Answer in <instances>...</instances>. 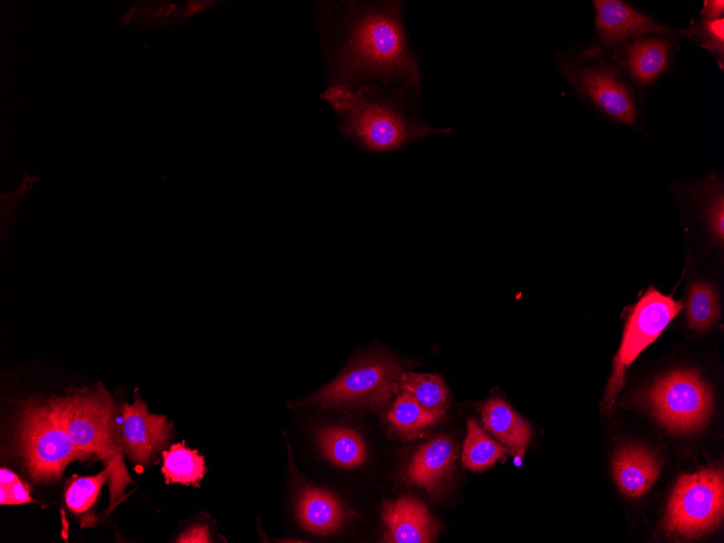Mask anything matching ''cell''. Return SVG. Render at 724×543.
I'll return each instance as SVG.
<instances>
[{"instance_id": "25", "label": "cell", "mask_w": 724, "mask_h": 543, "mask_svg": "<svg viewBox=\"0 0 724 543\" xmlns=\"http://www.w3.org/2000/svg\"><path fill=\"white\" fill-rule=\"evenodd\" d=\"M686 315L689 327L696 331H706L719 320V298L711 285L702 282L691 284L687 294Z\"/></svg>"}, {"instance_id": "8", "label": "cell", "mask_w": 724, "mask_h": 543, "mask_svg": "<svg viewBox=\"0 0 724 543\" xmlns=\"http://www.w3.org/2000/svg\"><path fill=\"white\" fill-rule=\"evenodd\" d=\"M644 398L657 421L674 432L699 430L713 406L710 386L691 370H675L658 378Z\"/></svg>"}, {"instance_id": "27", "label": "cell", "mask_w": 724, "mask_h": 543, "mask_svg": "<svg viewBox=\"0 0 724 543\" xmlns=\"http://www.w3.org/2000/svg\"><path fill=\"white\" fill-rule=\"evenodd\" d=\"M38 177L25 173L22 184L10 194H1V235L5 238L14 225L15 210Z\"/></svg>"}, {"instance_id": "30", "label": "cell", "mask_w": 724, "mask_h": 543, "mask_svg": "<svg viewBox=\"0 0 724 543\" xmlns=\"http://www.w3.org/2000/svg\"><path fill=\"white\" fill-rule=\"evenodd\" d=\"M698 16L715 20L724 17V1L723 0H704L699 11Z\"/></svg>"}, {"instance_id": "13", "label": "cell", "mask_w": 724, "mask_h": 543, "mask_svg": "<svg viewBox=\"0 0 724 543\" xmlns=\"http://www.w3.org/2000/svg\"><path fill=\"white\" fill-rule=\"evenodd\" d=\"M383 519L387 528L385 542L429 543L435 541L439 531L426 505L413 496L386 502Z\"/></svg>"}, {"instance_id": "7", "label": "cell", "mask_w": 724, "mask_h": 543, "mask_svg": "<svg viewBox=\"0 0 724 543\" xmlns=\"http://www.w3.org/2000/svg\"><path fill=\"white\" fill-rule=\"evenodd\" d=\"M70 440L88 456L106 458L119 452L114 423V403L103 387L47 402Z\"/></svg>"}, {"instance_id": "15", "label": "cell", "mask_w": 724, "mask_h": 543, "mask_svg": "<svg viewBox=\"0 0 724 543\" xmlns=\"http://www.w3.org/2000/svg\"><path fill=\"white\" fill-rule=\"evenodd\" d=\"M454 460L453 442L439 436L416 450L408 467L406 478L430 493L439 491L453 469Z\"/></svg>"}, {"instance_id": "1", "label": "cell", "mask_w": 724, "mask_h": 543, "mask_svg": "<svg viewBox=\"0 0 724 543\" xmlns=\"http://www.w3.org/2000/svg\"><path fill=\"white\" fill-rule=\"evenodd\" d=\"M403 1H320L314 15L327 86L390 83L422 91L419 56L404 23Z\"/></svg>"}, {"instance_id": "4", "label": "cell", "mask_w": 724, "mask_h": 543, "mask_svg": "<svg viewBox=\"0 0 724 543\" xmlns=\"http://www.w3.org/2000/svg\"><path fill=\"white\" fill-rule=\"evenodd\" d=\"M402 365L391 355L371 352L353 360L309 402L323 409L377 406L400 391Z\"/></svg>"}, {"instance_id": "26", "label": "cell", "mask_w": 724, "mask_h": 543, "mask_svg": "<svg viewBox=\"0 0 724 543\" xmlns=\"http://www.w3.org/2000/svg\"><path fill=\"white\" fill-rule=\"evenodd\" d=\"M105 469L95 476L77 477L68 482L65 491V503L73 513H83L95 502L100 489L108 475Z\"/></svg>"}, {"instance_id": "10", "label": "cell", "mask_w": 724, "mask_h": 543, "mask_svg": "<svg viewBox=\"0 0 724 543\" xmlns=\"http://www.w3.org/2000/svg\"><path fill=\"white\" fill-rule=\"evenodd\" d=\"M680 42L675 34L645 35L609 51L632 82L647 90L675 66Z\"/></svg>"}, {"instance_id": "9", "label": "cell", "mask_w": 724, "mask_h": 543, "mask_svg": "<svg viewBox=\"0 0 724 543\" xmlns=\"http://www.w3.org/2000/svg\"><path fill=\"white\" fill-rule=\"evenodd\" d=\"M682 309L675 301L654 287H649L632 306L624 325L619 349L613 358L612 371L604 397V410L609 411L622 389L625 372L635 359L655 341Z\"/></svg>"}, {"instance_id": "20", "label": "cell", "mask_w": 724, "mask_h": 543, "mask_svg": "<svg viewBox=\"0 0 724 543\" xmlns=\"http://www.w3.org/2000/svg\"><path fill=\"white\" fill-rule=\"evenodd\" d=\"M161 471L166 483L197 484L206 471L204 456L184 443L172 444L163 452Z\"/></svg>"}, {"instance_id": "23", "label": "cell", "mask_w": 724, "mask_h": 543, "mask_svg": "<svg viewBox=\"0 0 724 543\" xmlns=\"http://www.w3.org/2000/svg\"><path fill=\"white\" fill-rule=\"evenodd\" d=\"M399 388L415 398L425 409L443 414L449 391L439 375L402 372Z\"/></svg>"}, {"instance_id": "16", "label": "cell", "mask_w": 724, "mask_h": 543, "mask_svg": "<svg viewBox=\"0 0 724 543\" xmlns=\"http://www.w3.org/2000/svg\"><path fill=\"white\" fill-rule=\"evenodd\" d=\"M484 428L507 450L521 456L531 439V428L512 406L501 398L490 399L481 411Z\"/></svg>"}, {"instance_id": "28", "label": "cell", "mask_w": 724, "mask_h": 543, "mask_svg": "<svg viewBox=\"0 0 724 543\" xmlns=\"http://www.w3.org/2000/svg\"><path fill=\"white\" fill-rule=\"evenodd\" d=\"M0 481L1 505H18L33 502L27 487L10 469L1 468Z\"/></svg>"}, {"instance_id": "12", "label": "cell", "mask_w": 724, "mask_h": 543, "mask_svg": "<svg viewBox=\"0 0 724 543\" xmlns=\"http://www.w3.org/2000/svg\"><path fill=\"white\" fill-rule=\"evenodd\" d=\"M134 403L122 406L121 443L135 463L146 464L167 441L171 424L165 416L151 414L135 393Z\"/></svg>"}, {"instance_id": "21", "label": "cell", "mask_w": 724, "mask_h": 543, "mask_svg": "<svg viewBox=\"0 0 724 543\" xmlns=\"http://www.w3.org/2000/svg\"><path fill=\"white\" fill-rule=\"evenodd\" d=\"M441 416L442 413L425 409L411 395L400 391L386 418L397 431L403 435H415L435 424Z\"/></svg>"}, {"instance_id": "24", "label": "cell", "mask_w": 724, "mask_h": 543, "mask_svg": "<svg viewBox=\"0 0 724 543\" xmlns=\"http://www.w3.org/2000/svg\"><path fill=\"white\" fill-rule=\"evenodd\" d=\"M677 37L685 38L708 51L717 67L724 69V17L715 20L693 17L686 27L677 29Z\"/></svg>"}, {"instance_id": "14", "label": "cell", "mask_w": 724, "mask_h": 543, "mask_svg": "<svg viewBox=\"0 0 724 543\" xmlns=\"http://www.w3.org/2000/svg\"><path fill=\"white\" fill-rule=\"evenodd\" d=\"M612 474L621 493L636 499L647 493L655 484L660 474V463L646 448L629 444L616 452Z\"/></svg>"}, {"instance_id": "3", "label": "cell", "mask_w": 724, "mask_h": 543, "mask_svg": "<svg viewBox=\"0 0 724 543\" xmlns=\"http://www.w3.org/2000/svg\"><path fill=\"white\" fill-rule=\"evenodd\" d=\"M560 76L574 99L594 115L648 137L644 108L646 93L637 88L611 52L591 42L555 53Z\"/></svg>"}, {"instance_id": "18", "label": "cell", "mask_w": 724, "mask_h": 543, "mask_svg": "<svg viewBox=\"0 0 724 543\" xmlns=\"http://www.w3.org/2000/svg\"><path fill=\"white\" fill-rule=\"evenodd\" d=\"M214 1H189L184 4L167 1H139L122 17L121 23L141 28H157L179 23L214 5Z\"/></svg>"}, {"instance_id": "17", "label": "cell", "mask_w": 724, "mask_h": 543, "mask_svg": "<svg viewBox=\"0 0 724 543\" xmlns=\"http://www.w3.org/2000/svg\"><path fill=\"white\" fill-rule=\"evenodd\" d=\"M297 516L306 530L326 535L339 528L345 513L338 499L331 492L308 488L298 499Z\"/></svg>"}, {"instance_id": "11", "label": "cell", "mask_w": 724, "mask_h": 543, "mask_svg": "<svg viewBox=\"0 0 724 543\" xmlns=\"http://www.w3.org/2000/svg\"><path fill=\"white\" fill-rule=\"evenodd\" d=\"M592 4L594 35L591 43L606 51L636 37L677 30L623 0H593Z\"/></svg>"}, {"instance_id": "5", "label": "cell", "mask_w": 724, "mask_h": 543, "mask_svg": "<svg viewBox=\"0 0 724 543\" xmlns=\"http://www.w3.org/2000/svg\"><path fill=\"white\" fill-rule=\"evenodd\" d=\"M723 514V470L703 469L678 478L670 495L663 527L675 536L698 538L715 529Z\"/></svg>"}, {"instance_id": "6", "label": "cell", "mask_w": 724, "mask_h": 543, "mask_svg": "<svg viewBox=\"0 0 724 543\" xmlns=\"http://www.w3.org/2000/svg\"><path fill=\"white\" fill-rule=\"evenodd\" d=\"M18 441L30 476L37 481L57 479L66 465L88 455L75 447L48 403L27 402L21 414Z\"/></svg>"}, {"instance_id": "29", "label": "cell", "mask_w": 724, "mask_h": 543, "mask_svg": "<svg viewBox=\"0 0 724 543\" xmlns=\"http://www.w3.org/2000/svg\"><path fill=\"white\" fill-rule=\"evenodd\" d=\"M177 542L181 543H204L210 542L208 529L206 526L196 525L182 533Z\"/></svg>"}, {"instance_id": "19", "label": "cell", "mask_w": 724, "mask_h": 543, "mask_svg": "<svg viewBox=\"0 0 724 543\" xmlns=\"http://www.w3.org/2000/svg\"><path fill=\"white\" fill-rule=\"evenodd\" d=\"M318 444L324 456L341 468H354L366 460L363 439L346 427L323 428L318 432Z\"/></svg>"}, {"instance_id": "2", "label": "cell", "mask_w": 724, "mask_h": 543, "mask_svg": "<svg viewBox=\"0 0 724 543\" xmlns=\"http://www.w3.org/2000/svg\"><path fill=\"white\" fill-rule=\"evenodd\" d=\"M419 90L390 83L332 85L321 94L347 139L372 152L399 150L418 140L451 133L426 122L417 112Z\"/></svg>"}, {"instance_id": "22", "label": "cell", "mask_w": 724, "mask_h": 543, "mask_svg": "<svg viewBox=\"0 0 724 543\" xmlns=\"http://www.w3.org/2000/svg\"><path fill=\"white\" fill-rule=\"evenodd\" d=\"M504 454V447L491 439L476 421H468L462 452L464 468L482 471L494 465Z\"/></svg>"}]
</instances>
